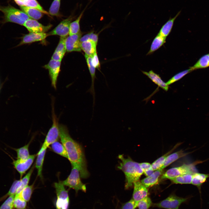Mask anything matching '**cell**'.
Listing matches in <instances>:
<instances>
[{
  "label": "cell",
  "instance_id": "obj_26",
  "mask_svg": "<svg viewBox=\"0 0 209 209\" xmlns=\"http://www.w3.org/2000/svg\"><path fill=\"white\" fill-rule=\"evenodd\" d=\"M209 67V53L201 57L195 64L190 68L193 71L199 69H204Z\"/></svg>",
  "mask_w": 209,
  "mask_h": 209
},
{
  "label": "cell",
  "instance_id": "obj_2",
  "mask_svg": "<svg viewBox=\"0 0 209 209\" xmlns=\"http://www.w3.org/2000/svg\"><path fill=\"white\" fill-rule=\"evenodd\" d=\"M118 157L121 162L118 167L125 174V189H127L133 185L135 182L139 181L143 172L140 163L134 161L130 157L125 158L122 155H120Z\"/></svg>",
  "mask_w": 209,
  "mask_h": 209
},
{
  "label": "cell",
  "instance_id": "obj_34",
  "mask_svg": "<svg viewBox=\"0 0 209 209\" xmlns=\"http://www.w3.org/2000/svg\"><path fill=\"white\" fill-rule=\"evenodd\" d=\"M24 6L35 8L41 11L44 14L49 15V14L45 10L36 0H23Z\"/></svg>",
  "mask_w": 209,
  "mask_h": 209
},
{
  "label": "cell",
  "instance_id": "obj_35",
  "mask_svg": "<svg viewBox=\"0 0 209 209\" xmlns=\"http://www.w3.org/2000/svg\"><path fill=\"white\" fill-rule=\"evenodd\" d=\"M21 181V179L14 181L8 192L0 198V201H3L8 196L15 195L20 186Z\"/></svg>",
  "mask_w": 209,
  "mask_h": 209
},
{
  "label": "cell",
  "instance_id": "obj_14",
  "mask_svg": "<svg viewBox=\"0 0 209 209\" xmlns=\"http://www.w3.org/2000/svg\"><path fill=\"white\" fill-rule=\"evenodd\" d=\"M133 186L132 199L138 203L140 201L148 196V189L139 181L135 182Z\"/></svg>",
  "mask_w": 209,
  "mask_h": 209
},
{
  "label": "cell",
  "instance_id": "obj_30",
  "mask_svg": "<svg viewBox=\"0 0 209 209\" xmlns=\"http://www.w3.org/2000/svg\"><path fill=\"white\" fill-rule=\"evenodd\" d=\"M51 145V149L54 152L68 159L66 150L62 143L57 141L54 142Z\"/></svg>",
  "mask_w": 209,
  "mask_h": 209
},
{
  "label": "cell",
  "instance_id": "obj_15",
  "mask_svg": "<svg viewBox=\"0 0 209 209\" xmlns=\"http://www.w3.org/2000/svg\"><path fill=\"white\" fill-rule=\"evenodd\" d=\"M48 35V33H30L24 35L21 38V40L16 47L22 45L32 43L33 42L42 41Z\"/></svg>",
  "mask_w": 209,
  "mask_h": 209
},
{
  "label": "cell",
  "instance_id": "obj_6",
  "mask_svg": "<svg viewBox=\"0 0 209 209\" xmlns=\"http://www.w3.org/2000/svg\"><path fill=\"white\" fill-rule=\"evenodd\" d=\"M190 197L183 198L171 194L165 199L156 203H152L153 207L166 209H179L183 203L188 201Z\"/></svg>",
  "mask_w": 209,
  "mask_h": 209
},
{
  "label": "cell",
  "instance_id": "obj_21",
  "mask_svg": "<svg viewBox=\"0 0 209 209\" xmlns=\"http://www.w3.org/2000/svg\"><path fill=\"white\" fill-rule=\"evenodd\" d=\"M46 149L41 148L37 154L35 167L37 171V176L42 179V170L44 157L46 151Z\"/></svg>",
  "mask_w": 209,
  "mask_h": 209
},
{
  "label": "cell",
  "instance_id": "obj_17",
  "mask_svg": "<svg viewBox=\"0 0 209 209\" xmlns=\"http://www.w3.org/2000/svg\"><path fill=\"white\" fill-rule=\"evenodd\" d=\"M66 37H60L59 43L56 48L51 59L61 62L66 52L65 41Z\"/></svg>",
  "mask_w": 209,
  "mask_h": 209
},
{
  "label": "cell",
  "instance_id": "obj_19",
  "mask_svg": "<svg viewBox=\"0 0 209 209\" xmlns=\"http://www.w3.org/2000/svg\"><path fill=\"white\" fill-rule=\"evenodd\" d=\"M142 72L144 74L147 76L158 87L166 91L168 90L169 88L168 85L161 79L158 75L155 73L152 70L148 72L145 71H142Z\"/></svg>",
  "mask_w": 209,
  "mask_h": 209
},
{
  "label": "cell",
  "instance_id": "obj_43",
  "mask_svg": "<svg viewBox=\"0 0 209 209\" xmlns=\"http://www.w3.org/2000/svg\"><path fill=\"white\" fill-rule=\"evenodd\" d=\"M85 57L91 76V78H96V68L92 65L91 63L92 57L85 55Z\"/></svg>",
  "mask_w": 209,
  "mask_h": 209
},
{
  "label": "cell",
  "instance_id": "obj_31",
  "mask_svg": "<svg viewBox=\"0 0 209 209\" xmlns=\"http://www.w3.org/2000/svg\"><path fill=\"white\" fill-rule=\"evenodd\" d=\"M193 174H189L181 175L170 179L175 184H191Z\"/></svg>",
  "mask_w": 209,
  "mask_h": 209
},
{
  "label": "cell",
  "instance_id": "obj_13",
  "mask_svg": "<svg viewBox=\"0 0 209 209\" xmlns=\"http://www.w3.org/2000/svg\"><path fill=\"white\" fill-rule=\"evenodd\" d=\"M72 18H68L61 21L54 29L48 34L49 35H57L60 37H66L69 35V28Z\"/></svg>",
  "mask_w": 209,
  "mask_h": 209
},
{
  "label": "cell",
  "instance_id": "obj_29",
  "mask_svg": "<svg viewBox=\"0 0 209 209\" xmlns=\"http://www.w3.org/2000/svg\"><path fill=\"white\" fill-rule=\"evenodd\" d=\"M87 6V5L81 13L77 19L70 23L69 28V35L77 34L80 32V20Z\"/></svg>",
  "mask_w": 209,
  "mask_h": 209
},
{
  "label": "cell",
  "instance_id": "obj_24",
  "mask_svg": "<svg viewBox=\"0 0 209 209\" xmlns=\"http://www.w3.org/2000/svg\"><path fill=\"white\" fill-rule=\"evenodd\" d=\"M22 10L31 19L37 20L41 19L43 15V13L36 9L25 6H20Z\"/></svg>",
  "mask_w": 209,
  "mask_h": 209
},
{
  "label": "cell",
  "instance_id": "obj_39",
  "mask_svg": "<svg viewBox=\"0 0 209 209\" xmlns=\"http://www.w3.org/2000/svg\"><path fill=\"white\" fill-rule=\"evenodd\" d=\"M152 204L151 199L147 196L138 202L137 207L138 209H149Z\"/></svg>",
  "mask_w": 209,
  "mask_h": 209
},
{
  "label": "cell",
  "instance_id": "obj_10",
  "mask_svg": "<svg viewBox=\"0 0 209 209\" xmlns=\"http://www.w3.org/2000/svg\"><path fill=\"white\" fill-rule=\"evenodd\" d=\"M82 35V33L80 32L77 34L69 35L66 38L65 43L66 51H81L80 39Z\"/></svg>",
  "mask_w": 209,
  "mask_h": 209
},
{
  "label": "cell",
  "instance_id": "obj_42",
  "mask_svg": "<svg viewBox=\"0 0 209 209\" xmlns=\"http://www.w3.org/2000/svg\"><path fill=\"white\" fill-rule=\"evenodd\" d=\"M89 40L92 41L97 44L98 40V35L94 33L93 32H90L81 37L80 39V42H82Z\"/></svg>",
  "mask_w": 209,
  "mask_h": 209
},
{
  "label": "cell",
  "instance_id": "obj_37",
  "mask_svg": "<svg viewBox=\"0 0 209 209\" xmlns=\"http://www.w3.org/2000/svg\"><path fill=\"white\" fill-rule=\"evenodd\" d=\"M61 0H54L49 8V14L53 16H58L59 15V9Z\"/></svg>",
  "mask_w": 209,
  "mask_h": 209
},
{
  "label": "cell",
  "instance_id": "obj_16",
  "mask_svg": "<svg viewBox=\"0 0 209 209\" xmlns=\"http://www.w3.org/2000/svg\"><path fill=\"white\" fill-rule=\"evenodd\" d=\"M209 178V174H205L196 172L192 174L191 184L196 186L198 188L200 194L201 200V187Z\"/></svg>",
  "mask_w": 209,
  "mask_h": 209
},
{
  "label": "cell",
  "instance_id": "obj_28",
  "mask_svg": "<svg viewBox=\"0 0 209 209\" xmlns=\"http://www.w3.org/2000/svg\"><path fill=\"white\" fill-rule=\"evenodd\" d=\"M30 142L24 146L18 148H13L16 152L17 159L26 160L30 156L28 148Z\"/></svg>",
  "mask_w": 209,
  "mask_h": 209
},
{
  "label": "cell",
  "instance_id": "obj_40",
  "mask_svg": "<svg viewBox=\"0 0 209 209\" xmlns=\"http://www.w3.org/2000/svg\"><path fill=\"white\" fill-rule=\"evenodd\" d=\"M141 168L143 172L147 176L151 175L154 172L152 165L147 162H144L140 163Z\"/></svg>",
  "mask_w": 209,
  "mask_h": 209
},
{
  "label": "cell",
  "instance_id": "obj_8",
  "mask_svg": "<svg viewBox=\"0 0 209 209\" xmlns=\"http://www.w3.org/2000/svg\"><path fill=\"white\" fill-rule=\"evenodd\" d=\"M52 117L53 124L49 129L43 143L41 148H47L52 143L58 141L60 138L59 125L58 119L55 114L53 107Z\"/></svg>",
  "mask_w": 209,
  "mask_h": 209
},
{
  "label": "cell",
  "instance_id": "obj_12",
  "mask_svg": "<svg viewBox=\"0 0 209 209\" xmlns=\"http://www.w3.org/2000/svg\"><path fill=\"white\" fill-rule=\"evenodd\" d=\"M36 154L30 155L26 160H21L18 159L14 160L12 164L14 168L19 172L21 179L23 175L30 168L36 156Z\"/></svg>",
  "mask_w": 209,
  "mask_h": 209
},
{
  "label": "cell",
  "instance_id": "obj_18",
  "mask_svg": "<svg viewBox=\"0 0 209 209\" xmlns=\"http://www.w3.org/2000/svg\"><path fill=\"white\" fill-rule=\"evenodd\" d=\"M162 170L158 169L155 170L150 176L143 179L141 183L147 188H148L158 184L159 178L161 175Z\"/></svg>",
  "mask_w": 209,
  "mask_h": 209
},
{
  "label": "cell",
  "instance_id": "obj_36",
  "mask_svg": "<svg viewBox=\"0 0 209 209\" xmlns=\"http://www.w3.org/2000/svg\"><path fill=\"white\" fill-rule=\"evenodd\" d=\"M27 202L18 194H15L14 200V208L26 209Z\"/></svg>",
  "mask_w": 209,
  "mask_h": 209
},
{
  "label": "cell",
  "instance_id": "obj_23",
  "mask_svg": "<svg viewBox=\"0 0 209 209\" xmlns=\"http://www.w3.org/2000/svg\"><path fill=\"white\" fill-rule=\"evenodd\" d=\"M187 154L183 150H180L169 155L164 161L161 167L159 169L163 170L168 166L171 164L178 160L179 158L186 156Z\"/></svg>",
  "mask_w": 209,
  "mask_h": 209
},
{
  "label": "cell",
  "instance_id": "obj_27",
  "mask_svg": "<svg viewBox=\"0 0 209 209\" xmlns=\"http://www.w3.org/2000/svg\"><path fill=\"white\" fill-rule=\"evenodd\" d=\"M180 144H176L171 150L154 161L151 164L154 171L160 169L163 164L167 156L178 146Z\"/></svg>",
  "mask_w": 209,
  "mask_h": 209
},
{
  "label": "cell",
  "instance_id": "obj_41",
  "mask_svg": "<svg viewBox=\"0 0 209 209\" xmlns=\"http://www.w3.org/2000/svg\"><path fill=\"white\" fill-rule=\"evenodd\" d=\"M15 195L9 196L0 207V209H13L14 200Z\"/></svg>",
  "mask_w": 209,
  "mask_h": 209
},
{
  "label": "cell",
  "instance_id": "obj_46",
  "mask_svg": "<svg viewBox=\"0 0 209 209\" xmlns=\"http://www.w3.org/2000/svg\"><path fill=\"white\" fill-rule=\"evenodd\" d=\"M16 3L20 6H24L23 0H14Z\"/></svg>",
  "mask_w": 209,
  "mask_h": 209
},
{
  "label": "cell",
  "instance_id": "obj_11",
  "mask_svg": "<svg viewBox=\"0 0 209 209\" xmlns=\"http://www.w3.org/2000/svg\"><path fill=\"white\" fill-rule=\"evenodd\" d=\"M23 26L30 33H44L47 31L52 26L51 24L44 26L37 20L30 18L27 20Z\"/></svg>",
  "mask_w": 209,
  "mask_h": 209
},
{
  "label": "cell",
  "instance_id": "obj_3",
  "mask_svg": "<svg viewBox=\"0 0 209 209\" xmlns=\"http://www.w3.org/2000/svg\"><path fill=\"white\" fill-rule=\"evenodd\" d=\"M0 11L4 14L1 22L3 24L12 22L23 26L25 22L30 18L22 10L10 5L5 6H0Z\"/></svg>",
  "mask_w": 209,
  "mask_h": 209
},
{
  "label": "cell",
  "instance_id": "obj_7",
  "mask_svg": "<svg viewBox=\"0 0 209 209\" xmlns=\"http://www.w3.org/2000/svg\"><path fill=\"white\" fill-rule=\"evenodd\" d=\"M54 186L57 195L56 209H68L69 203L68 190L61 181L55 183Z\"/></svg>",
  "mask_w": 209,
  "mask_h": 209
},
{
  "label": "cell",
  "instance_id": "obj_33",
  "mask_svg": "<svg viewBox=\"0 0 209 209\" xmlns=\"http://www.w3.org/2000/svg\"><path fill=\"white\" fill-rule=\"evenodd\" d=\"M34 169L33 165L26 175L23 178L21 179V181L20 186L16 194L19 193L24 188L28 185Z\"/></svg>",
  "mask_w": 209,
  "mask_h": 209
},
{
  "label": "cell",
  "instance_id": "obj_25",
  "mask_svg": "<svg viewBox=\"0 0 209 209\" xmlns=\"http://www.w3.org/2000/svg\"><path fill=\"white\" fill-rule=\"evenodd\" d=\"M166 38L158 33L153 41L150 50L147 55L152 54L162 46L165 42Z\"/></svg>",
  "mask_w": 209,
  "mask_h": 209
},
{
  "label": "cell",
  "instance_id": "obj_9",
  "mask_svg": "<svg viewBox=\"0 0 209 209\" xmlns=\"http://www.w3.org/2000/svg\"><path fill=\"white\" fill-rule=\"evenodd\" d=\"M61 62L51 59L44 67L48 70L51 82L53 88L56 89L57 78L60 70Z\"/></svg>",
  "mask_w": 209,
  "mask_h": 209
},
{
  "label": "cell",
  "instance_id": "obj_1",
  "mask_svg": "<svg viewBox=\"0 0 209 209\" xmlns=\"http://www.w3.org/2000/svg\"><path fill=\"white\" fill-rule=\"evenodd\" d=\"M60 138L66 150L68 159L72 166L79 170L80 177L85 179L89 175L87 169L86 160L81 145L71 136L67 127L59 125Z\"/></svg>",
  "mask_w": 209,
  "mask_h": 209
},
{
  "label": "cell",
  "instance_id": "obj_22",
  "mask_svg": "<svg viewBox=\"0 0 209 209\" xmlns=\"http://www.w3.org/2000/svg\"><path fill=\"white\" fill-rule=\"evenodd\" d=\"M181 11V10L179 11L174 17L169 18L163 26L158 33L159 34L165 37L169 35L172 30L175 20L179 15Z\"/></svg>",
  "mask_w": 209,
  "mask_h": 209
},
{
  "label": "cell",
  "instance_id": "obj_44",
  "mask_svg": "<svg viewBox=\"0 0 209 209\" xmlns=\"http://www.w3.org/2000/svg\"><path fill=\"white\" fill-rule=\"evenodd\" d=\"M138 203L132 198L124 203L120 209H135L137 207Z\"/></svg>",
  "mask_w": 209,
  "mask_h": 209
},
{
  "label": "cell",
  "instance_id": "obj_38",
  "mask_svg": "<svg viewBox=\"0 0 209 209\" xmlns=\"http://www.w3.org/2000/svg\"><path fill=\"white\" fill-rule=\"evenodd\" d=\"M192 71L190 68L188 69L179 73L170 79L166 83L168 85L173 84L180 80L186 74Z\"/></svg>",
  "mask_w": 209,
  "mask_h": 209
},
{
  "label": "cell",
  "instance_id": "obj_32",
  "mask_svg": "<svg viewBox=\"0 0 209 209\" xmlns=\"http://www.w3.org/2000/svg\"><path fill=\"white\" fill-rule=\"evenodd\" d=\"M34 184L28 185L24 188L19 193V195L27 202H28L31 198L34 189Z\"/></svg>",
  "mask_w": 209,
  "mask_h": 209
},
{
  "label": "cell",
  "instance_id": "obj_5",
  "mask_svg": "<svg viewBox=\"0 0 209 209\" xmlns=\"http://www.w3.org/2000/svg\"><path fill=\"white\" fill-rule=\"evenodd\" d=\"M72 167L70 174L65 180L62 181V183L64 186L74 190L76 193L79 190L86 192V185L81 181L79 170L75 167Z\"/></svg>",
  "mask_w": 209,
  "mask_h": 209
},
{
  "label": "cell",
  "instance_id": "obj_4",
  "mask_svg": "<svg viewBox=\"0 0 209 209\" xmlns=\"http://www.w3.org/2000/svg\"><path fill=\"white\" fill-rule=\"evenodd\" d=\"M202 162V161H198L190 164H184L180 166L171 168L167 170L161 178L163 179H170L181 175L193 174L197 172L195 165Z\"/></svg>",
  "mask_w": 209,
  "mask_h": 209
},
{
  "label": "cell",
  "instance_id": "obj_20",
  "mask_svg": "<svg viewBox=\"0 0 209 209\" xmlns=\"http://www.w3.org/2000/svg\"><path fill=\"white\" fill-rule=\"evenodd\" d=\"M97 44L91 40L81 42V48L87 56L92 57L96 52Z\"/></svg>",
  "mask_w": 209,
  "mask_h": 209
},
{
  "label": "cell",
  "instance_id": "obj_45",
  "mask_svg": "<svg viewBox=\"0 0 209 209\" xmlns=\"http://www.w3.org/2000/svg\"><path fill=\"white\" fill-rule=\"evenodd\" d=\"M91 63L93 66L96 68L99 69L100 65L97 52L92 57Z\"/></svg>",
  "mask_w": 209,
  "mask_h": 209
}]
</instances>
